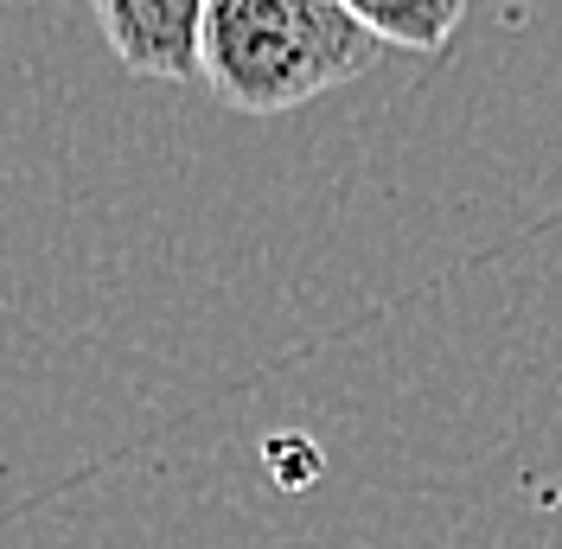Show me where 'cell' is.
<instances>
[{"mask_svg":"<svg viewBox=\"0 0 562 549\" xmlns=\"http://www.w3.org/2000/svg\"><path fill=\"white\" fill-rule=\"evenodd\" d=\"M97 26L122 70L154 83L199 77V33H205V0H90Z\"/></svg>","mask_w":562,"mask_h":549,"instance_id":"cell-2","label":"cell"},{"mask_svg":"<svg viewBox=\"0 0 562 549\" xmlns=\"http://www.w3.org/2000/svg\"><path fill=\"white\" fill-rule=\"evenodd\" d=\"M384 58L339 0H205L199 77L237 115H288Z\"/></svg>","mask_w":562,"mask_h":549,"instance_id":"cell-1","label":"cell"},{"mask_svg":"<svg viewBox=\"0 0 562 549\" xmlns=\"http://www.w3.org/2000/svg\"><path fill=\"white\" fill-rule=\"evenodd\" d=\"M364 33L390 45V52H416V58H441L454 45L467 0H339Z\"/></svg>","mask_w":562,"mask_h":549,"instance_id":"cell-3","label":"cell"}]
</instances>
